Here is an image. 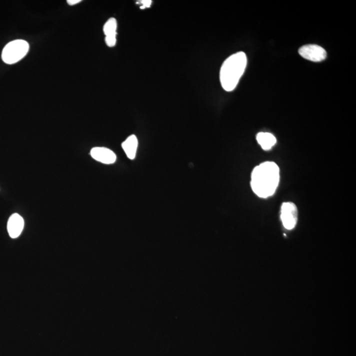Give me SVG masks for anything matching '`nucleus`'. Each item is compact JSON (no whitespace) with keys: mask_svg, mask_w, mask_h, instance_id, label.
<instances>
[{"mask_svg":"<svg viewBox=\"0 0 356 356\" xmlns=\"http://www.w3.org/2000/svg\"><path fill=\"white\" fill-rule=\"evenodd\" d=\"M298 52L304 58L314 62L324 61L327 56L326 50L316 44L304 45L300 48Z\"/></svg>","mask_w":356,"mask_h":356,"instance_id":"obj_5","label":"nucleus"},{"mask_svg":"<svg viewBox=\"0 0 356 356\" xmlns=\"http://www.w3.org/2000/svg\"><path fill=\"white\" fill-rule=\"evenodd\" d=\"M247 56L243 52L231 55L220 68V80L224 90L231 92L236 88L247 66Z\"/></svg>","mask_w":356,"mask_h":356,"instance_id":"obj_2","label":"nucleus"},{"mask_svg":"<svg viewBox=\"0 0 356 356\" xmlns=\"http://www.w3.org/2000/svg\"><path fill=\"white\" fill-rule=\"evenodd\" d=\"M281 220L287 230L294 228L297 224L298 210L296 206L292 202H284L281 208Z\"/></svg>","mask_w":356,"mask_h":356,"instance_id":"obj_4","label":"nucleus"},{"mask_svg":"<svg viewBox=\"0 0 356 356\" xmlns=\"http://www.w3.org/2000/svg\"><path fill=\"white\" fill-rule=\"evenodd\" d=\"M122 146L128 158L131 160L136 158L138 148V140L136 136L132 134L128 136L127 140L122 142Z\"/></svg>","mask_w":356,"mask_h":356,"instance_id":"obj_9","label":"nucleus"},{"mask_svg":"<svg viewBox=\"0 0 356 356\" xmlns=\"http://www.w3.org/2000/svg\"><path fill=\"white\" fill-rule=\"evenodd\" d=\"M256 140L264 150H269L276 144V138L272 134L260 132L256 136Z\"/></svg>","mask_w":356,"mask_h":356,"instance_id":"obj_10","label":"nucleus"},{"mask_svg":"<svg viewBox=\"0 0 356 356\" xmlns=\"http://www.w3.org/2000/svg\"><path fill=\"white\" fill-rule=\"evenodd\" d=\"M30 44L24 40H16L8 43L2 54V60L7 64L18 63L28 54Z\"/></svg>","mask_w":356,"mask_h":356,"instance_id":"obj_3","label":"nucleus"},{"mask_svg":"<svg viewBox=\"0 0 356 356\" xmlns=\"http://www.w3.org/2000/svg\"><path fill=\"white\" fill-rule=\"evenodd\" d=\"M280 182V169L276 163L266 162L254 169L252 174V192L260 198L273 196Z\"/></svg>","mask_w":356,"mask_h":356,"instance_id":"obj_1","label":"nucleus"},{"mask_svg":"<svg viewBox=\"0 0 356 356\" xmlns=\"http://www.w3.org/2000/svg\"><path fill=\"white\" fill-rule=\"evenodd\" d=\"M118 22L115 18H110L106 22L103 31L105 34L106 44L108 47H114L116 44Z\"/></svg>","mask_w":356,"mask_h":356,"instance_id":"obj_7","label":"nucleus"},{"mask_svg":"<svg viewBox=\"0 0 356 356\" xmlns=\"http://www.w3.org/2000/svg\"><path fill=\"white\" fill-rule=\"evenodd\" d=\"M136 4H140V8L142 10L150 8L152 4V1L151 0H142V1L136 2Z\"/></svg>","mask_w":356,"mask_h":356,"instance_id":"obj_11","label":"nucleus"},{"mask_svg":"<svg viewBox=\"0 0 356 356\" xmlns=\"http://www.w3.org/2000/svg\"><path fill=\"white\" fill-rule=\"evenodd\" d=\"M24 221L22 217L18 213L13 214L10 217L8 222V231L10 236L16 238L20 236L24 228Z\"/></svg>","mask_w":356,"mask_h":356,"instance_id":"obj_8","label":"nucleus"},{"mask_svg":"<svg viewBox=\"0 0 356 356\" xmlns=\"http://www.w3.org/2000/svg\"><path fill=\"white\" fill-rule=\"evenodd\" d=\"M91 156L95 160L105 164H111L116 160V155L110 149L105 148H94L91 149Z\"/></svg>","mask_w":356,"mask_h":356,"instance_id":"obj_6","label":"nucleus"},{"mask_svg":"<svg viewBox=\"0 0 356 356\" xmlns=\"http://www.w3.org/2000/svg\"><path fill=\"white\" fill-rule=\"evenodd\" d=\"M67 2L70 6H74L82 2V0H68Z\"/></svg>","mask_w":356,"mask_h":356,"instance_id":"obj_12","label":"nucleus"}]
</instances>
